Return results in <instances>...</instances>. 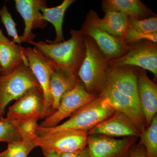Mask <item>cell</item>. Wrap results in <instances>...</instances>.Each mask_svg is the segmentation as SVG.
Returning <instances> with one entry per match:
<instances>
[{
  "mask_svg": "<svg viewBox=\"0 0 157 157\" xmlns=\"http://www.w3.org/2000/svg\"><path fill=\"white\" fill-rule=\"evenodd\" d=\"M71 37L66 41L52 43L44 41L29 42L50 59L59 69L77 75L86 54L85 37L81 31L71 29Z\"/></svg>",
  "mask_w": 157,
  "mask_h": 157,
  "instance_id": "1",
  "label": "cell"
},
{
  "mask_svg": "<svg viewBox=\"0 0 157 157\" xmlns=\"http://www.w3.org/2000/svg\"><path fill=\"white\" fill-rule=\"evenodd\" d=\"M106 98L101 95L74 113L67 121L51 128L38 127L37 135L63 131L89 132L115 112Z\"/></svg>",
  "mask_w": 157,
  "mask_h": 157,
  "instance_id": "2",
  "label": "cell"
},
{
  "mask_svg": "<svg viewBox=\"0 0 157 157\" xmlns=\"http://www.w3.org/2000/svg\"><path fill=\"white\" fill-rule=\"evenodd\" d=\"M84 37L85 56L77 75L86 91L98 97L107 83L108 60L91 38Z\"/></svg>",
  "mask_w": 157,
  "mask_h": 157,
  "instance_id": "3",
  "label": "cell"
},
{
  "mask_svg": "<svg viewBox=\"0 0 157 157\" xmlns=\"http://www.w3.org/2000/svg\"><path fill=\"white\" fill-rule=\"evenodd\" d=\"M41 88L29 67L23 64L6 75H0V119L9 102L17 100L32 90Z\"/></svg>",
  "mask_w": 157,
  "mask_h": 157,
  "instance_id": "4",
  "label": "cell"
},
{
  "mask_svg": "<svg viewBox=\"0 0 157 157\" xmlns=\"http://www.w3.org/2000/svg\"><path fill=\"white\" fill-rule=\"evenodd\" d=\"M99 17L97 12L90 10L80 30L82 34L94 41L108 61L126 54L130 46L125 45L120 38L101 28L98 24Z\"/></svg>",
  "mask_w": 157,
  "mask_h": 157,
  "instance_id": "5",
  "label": "cell"
},
{
  "mask_svg": "<svg viewBox=\"0 0 157 157\" xmlns=\"http://www.w3.org/2000/svg\"><path fill=\"white\" fill-rule=\"evenodd\" d=\"M131 66L150 71L157 75V43L142 40L130 46L123 56L108 61V67Z\"/></svg>",
  "mask_w": 157,
  "mask_h": 157,
  "instance_id": "6",
  "label": "cell"
},
{
  "mask_svg": "<svg viewBox=\"0 0 157 157\" xmlns=\"http://www.w3.org/2000/svg\"><path fill=\"white\" fill-rule=\"evenodd\" d=\"M25 52L28 60L29 67L43 91L45 100V111L48 117L54 112L52 109V99L49 84L51 76L59 68L36 47H27Z\"/></svg>",
  "mask_w": 157,
  "mask_h": 157,
  "instance_id": "7",
  "label": "cell"
},
{
  "mask_svg": "<svg viewBox=\"0 0 157 157\" xmlns=\"http://www.w3.org/2000/svg\"><path fill=\"white\" fill-rule=\"evenodd\" d=\"M88 135V132L84 131H60L38 135L33 142L42 150L71 152L86 147Z\"/></svg>",
  "mask_w": 157,
  "mask_h": 157,
  "instance_id": "8",
  "label": "cell"
},
{
  "mask_svg": "<svg viewBox=\"0 0 157 157\" xmlns=\"http://www.w3.org/2000/svg\"><path fill=\"white\" fill-rule=\"evenodd\" d=\"M97 97L86 91L81 82L62 97L57 109L39 125L43 128H53L66 118L71 117L78 109Z\"/></svg>",
  "mask_w": 157,
  "mask_h": 157,
  "instance_id": "9",
  "label": "cell"
},
{
  "mask_svg": "<svg viewBox=\"0 0 157 157\" xmlns=\"http://www.w3.org/2000/svg\"><path fill=\"white\" fill-rule=\"evenodd\" d=\"M45 100L41 88L30 91L9 107L6 118L18 121L31 118H46Z\"/></svg>",
  "mask_w": 157,
  "mask_h": 157,
  "instance_id": "10",
  "label": "cell"
},
{
  "mask_svg": "<svg viewBox=\"0 0 157 157\" xmlns=\"http://www.w3.org/2000/svg\"><path fill=\"white\" fill-rule=\"evenodd\" d=\"M135 137L116 139L101 135H89L87 147L90 157H124L135 141Z\"/></svg>",
  "mask_w": 157,
  "mask_h": 157,
  "instance_id": "11",
  "label": "cell"
},
{
  "mask_svg": "<svg viewBox=\"0 0 157 157\" xmlns=\"http://www.w3.org/2000/svg\"><path fill=\"white\" fill-rule=\"evenodd\" d=\"M15 8L24 20L25 29L20 38L22 42L34 41L36 34L33 33L34 29L45 28L47 22L42 18L40 8L47 6L45 0H15Z\"/></svg>",
  "mask_w": 157,
  "mask_h": 157,
  "instance_id": "12",
  "label": "cell"
},
{
  "mask_svg": "<svg viewBox=\"0 0 157 157\" xmlns=\"http://www.w3.org/2000/svg\"><path fill=\"white\" fill-rule=\"evenodd\" d=\"M140 133L128 116L118 111H115L88 132L89 135L110 137H135L140 136Z\"/></svg>",
  "mask_w": 157,
  "mask_h": 157,
  "instance_id": "13",
  "label": "cell"
},
{
  "mask_svg": "<svg viewBox=\"0 0 157 157\" xmlns=\"http://www.w3.org/2000/svg\"><path fill=\"white\" fill-rule=\"evenodd\" d=\"M138 68L131 66L108 67L106 85L121 94L139 101L137 90Z\"/></svg>",
  "mask_w": 157,
  "mask_h": 157,
  "instance_id": "14",
  "label": "cell"
},
{
  "mask_svg": "<svg viewBox=\"0 0 157 157\" xmlns=\"http://www.w3.org/2000/svg\"><path fill=\"white\" fill-rule=\"evenodd\" d=\"M137 90L140 108L148 128L157 112V85L149 78L145 70L138 68Z\"/></svg>",
  "mask_w": 157,
  "mask_h": 157,
  "instance_id": "15",
  "label": "cell"
},
{
  "mask_svg": "<svg viewBox=\"0 0 157 157\" xmlns=\"http://www.w3.org/2000/svg\"><path fill=\"white\" fill-rule=\"evenodd\" d=\"M80 82L77 75L70 71L58 68L52 73L49 84L54 112L57 109L63 96Z\"/></svg>",
  "mask_w": 157,
  "mask_h": 157,
  "instance_id": "16",
  "label": "cell"
},
{
  "mask_svg": "<svg viewBox=\"0 0 157 157\" xmlns=\"http://www.w3.org/2000/svg\"><path fill=\"white\" fill-rule=\"evenodd\" d=\"M25 49V48L11 40L0 42V66L2 68L0 75L9 74L23 64L29 66Z\"/></svg>",
  "mask_w": 157,
  "mask_h": 157,
  "instance_id": "17",
  "label": "cell"
},
{
  "mask_svg": "<svg viewBox=\"0 0 157 157\" xmlns=\"http://www.w3.org/2000/svg\"><path fill=\"white\" fill-rule=\"evenodd\" d=\"M102 8L104 12L117 11L137 19L153 17L156 14L140 0H104Z\"/></svg>",
  "mask_w": 157,
  "mask_h": 157,
  "instance_id": "18",
  "label": "cell"
},
{
  "mask_svg": "<svg viewBox=\"0 0 157 157\" xmlns=\"http://www.w3.org/2000/svg\"><path fill=\"white\" fill-rule=\"evenodd\" d=\"M75 0H64L61 4L56 7L48 8V6H42L40 8L42 12V18L46 22L51 23L54 27L56 37L54 41L48 40L52 43H59L64 41L63 32V25L65 12Z\"/></svg>",
  "mask_w": 157,
  "mask_h": 157,
  "instance_id": "19",
  "label": "cell"
},
{
  "mask_svg": "<svg viewBox=\"0 0 157 157\" xmlns=\"http://www.w3.org/2000/svg\"><path fill=\"white\" fill-rule=\"evenodd\" d=\"M98 22L101 28L121 40L128 27V16L119 11L105 12L104 17H99Z\"/></svg>",
  "mask_w": 157,
  "mask_h": 157,
  "instance_id": "20",
  "label": "cell"
},
{
  "mask_svg": "<svg viewBox=\"0 0 157 157\" xmlns=\"http://www.w3.org/2000/svg\"><path fill=\"white\" fill-rule=\"evenodd\" d=\"M140 144L145 147V157H157V116L153 118L148 128L140 135Z\"/></svg>",
  "mask_w": 157,
  "mask_h": 157,
  "instance_id": "21",
  "label": "cell"
},
{
  "mask_svg": "<svg viewBox=\"0 0 157 157\" xmlns=\"http://www.w3.org/2000/svg\"><path fill=\"white\" fill-rule=\"evenodd\" d=\"M37 118H31L18 121H9L17 129L21 140L33 142L38 135L36 131L39 125Z\"/></svg>",
  "mask_w": 157,
  "mask_h": 157,
  "instance_id": "22",
  "label": "cell"
},
{
  "mask_svg": "<svg viewBox=\"0 0 157 157\" xmlns=\"http://www.w3.org/2000/svg\"><path fill=\"white\" fill-rule=\"evenodd\" d=\"M36 147V144L32 141H14L8 143L6 150L0 152V157H27Z\"/></svg>",
  "mask_w": 157,
  "mask_h": 157,
  "instance_id": "23",
  "label": "cell"
},
{
  "mask_svg": "<svg viewBox=\"0 0 157 157\" xmlns=\"http://www.w3.org/2000/svg\"><path fill=\"white\" fill-rule=\"evenodd\" d=\"M128 27L135 30L144 34L157 33V16L137 19L128 17Z\"/></svg>",
  "mask_w": 157,
  "mask_h": 157,
  "instance_id": "24",
  "label": "cell"
},
{
  "mask_svg": "<svg viewBox=\"0 0 157 157\" xmlns=\"http://www.w3.org/2000/svg\"><path fill=\"white\" fill-rule=\"evenodd\" d=\"M21 140L17 129L6 118L0 119V142L9 143Z\"/></svg>",
  "mask_w": 157,
  "mask_h": 157,
  "instance_id": "25",
  "label": "cell"
},
{
  "mask_svg": "<svg viewBox=\"0 0 157 157\" xmlns=\"http://www.w3.org/2000/svg\"><path fill=\"white\" fill-rule=\"evenodd\" d=\"M0 17L1 21L5 26L8 36L13 38L12 42L14 43L20 44L21 42L20 36L17 34L16 24L9 13L6 5H4L0 9Z\"/></svg>",
  "mask_w": 157,
  "mask_h": 157,
  "instance_id": "26",
  "label": "cell"
},
{
  "mask_svg": "<svg viewBox=\"0 0 157 157\" xmlns=\"http://www.w3.org/2000/svg\"><path fill=\"white\" fill-rule=\"evenodd\" d=\"M121 40L125 45L129 46L142 40H148L157 43V33L153 34L142 33L128 27Z\"/></svg>",
  "mask_w": 157,
  "mask_h": 157,
  "instance_id": "27",
  "label": "cell"
},
{
  "mask_svg": "<svg viewBox=\"0 0 157 157\" xmlns=\"http://www.w3.org/2000/svg\"><path fill=\"white\" fill-rule=\"evenodd\" d=\"M60 157H90L87 147L78 151L60 153Z\"/></svg>",
  "mask_w": 157,
  "mask_h": 157,
  "instance_id": "28",
  "label": "cell"
},
{
  "mask_svg": "<svg viewBox=\"0 0 157 157\" xmlns=\"http://www.w3.org/2000/svg\"><path fill=\"white\" fill-rule=\"evenodd\" d=\"M129 157H145V149L142 145L139 144L131 151Z\"/></svg>",
  "mask_w": 157,
  "mask_h": 157,
  "instance_id": "29",
  "label": "cell"
},
{
  "mask_svg": "<svg viewBox=\"0 0 157 157\" xmlns=\"http://www.w3.org/2000/svg\"><path fill=\"white\" fill-rule=\"evenodd\" d=\"M45 157H60V153L56 151L42 150Z\"/></svg>",
  "mask_w": 157,
  "mask_h": 157,
  "instance_id": "30",
  "label": "cell"
},
{
  "mask_svg": "<svg viewBox=\"0 0 157 157\" xmlns=\"http://www.w3.org/2000/svg\"><path fill=\"white\" fill-rule=\"evenodd\" d=\"M10 39H8L5 36V35L3 34L2 30L0 29V42H7L9 41Z\"/></svg>",
  "mask_w": 157,
  "mask_h": 157,
  "instance_id": "31",
  "label": "cell"
},
{
  "mask_svg": "<svg viewBox=\"0 0 157 157\" xmlns=\"http://www.w3.org/2000/svg\"><path fill=\"white\" fill-rule=\"evenodd\" d=\"M2 73V68H1V66H0V74Z\"/></svg>",
  "mask_w": 157,
  "mask_h": 157,
  "instance_id": "32",
  "label": "cell"
}]
</instances>
